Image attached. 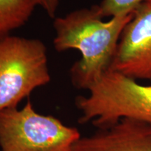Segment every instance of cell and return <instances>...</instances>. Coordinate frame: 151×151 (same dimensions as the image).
<instances>
[{"label":"cell","mask_w":151,"mask_h":151,"mask_svg":"<svg viewBox=\"0 0 151 151\" xmlns=\"http://www.w3.org/2000/svg\"><path fill=\"white\" fill-rule=\"evenodd\" d=\"M35 6V0H0V40L24 25Z\"/></svg>","instance_id":"7"},{"label":"cell","mask_w":151,"mask_h":151,"mask_svg":"<svg viewBox=\"0 0 151 151\" xmlns=\"http://www.w3.org/2000/svg\"><path fill=\"white\" fill-rule=\"evenodd\" d=\"M108 70L136 81H151V0H145L133 12Z\"/></svg>","instance_id":"5"},{"label":"cell","mask_w":151,"mask_h":151,"mask_svg":"<svg viewBox=\"0 0 151 151\" xmlns=\"http://www.w3.org/2000/svg\"><path fill=\"white\" fill-rule=\"evenodd\" d=\"M145 0H102L97 6L102 18L133 14L136 9Z\"/></svg>","instance_id":"8"},{"label":"cell","mask_w":151,"mask_h":151,"mask_svg":"<svg viewBox=\"0 0 151 151\" xmlns=\"http://www.w3.org/2000/svg\"><path fill=\"white\" fill-rule=\"evenodd\" d=\"M73 151H151V124L122 118L82 137Z\"/></svg>","instance_id":"6"},{"label":"cell","mask_w":151,"mask_h":151,"mask_svg":"<svg viewBox=\"0 0 151 151\" xmlns=\"http://www.w3.org/2000/svg\"><path fill=\"white\" fill-rule=\"evenodd\" d=\"M50 81L46 47L42 41L11 35L0 40V111L18 107Z\"/></svg>","instance_id":"3"},{"label":"cell","mask_w":151,"mask_h":151,"mask_svg":"<svg viewBox=\"0 0 151 151\" xmlns=\"http://www.w3.org/2000/svg\"><path fill=\"white\" fill-rule=\"evenodd\" d=\"M132 15L114 16L104 21L94 6L55 19V48L59 52L76 49L81 54L71 69L75 87L88 90L108 70L122 31Z\"/></svg>","instance_id":"1"},{"label":"cell","mask_w":151,"mask_h":151,"mask_svg":"<svg viewBox=\"0 0 151 151\" xmlns=\"http://www.w3.org/2000/svg\"><path fill=\"white\" fill-rule=\"evenodd\" d=\"M37 6H39L46 11L48 16L54 18L60 0H35Z\"/></svg>","instance_id":"9"},{"label":"cell","mask_w":151,"mask_h":151,"mask_svg":"<svg viewBox=\"0 0 151 151\" xmlns=\"http://www.w3.org/2000/svg\"><path fill=\"white\" fill-rule=\"evenodd\" d=\"M81 137L77 128L37 112L30 101L0 111V151H73Z\"/></svg>","instance_id":"4"},{"label":"cell","mask_w":151,"mask_h":151,"mask_svg":"<svg viewBox=\"0 0 151 151\" xmlns=\"http://www.w3.org/2000/svg\"><path fill=\"white\" fill-rule=\"evenodd\" d=\"M88 96L76 99L80 123L90 122L97 129L122 118L151 124V85H142L121 73L107 70L87 90Z\"/></svg>","instance_id":"2"}]
</instances>
